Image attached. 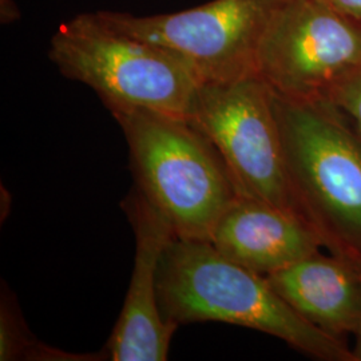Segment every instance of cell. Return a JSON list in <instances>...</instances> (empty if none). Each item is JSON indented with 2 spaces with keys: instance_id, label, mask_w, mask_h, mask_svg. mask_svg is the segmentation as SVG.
<instances>
[{
  "instance_id": "cell-7",
  "label": "cell",
  "mask_w": 361,
  "mask_h": 361,
  "mask_svg": "<svg viewBox=\"0 0 361 361\" xmlns=\"http://www.w3.org/2000/svg\"><path fill=\"white\" fill-rule=\"evenodd\" d=\"M361 66V23L316 0H284L261 43L257 77L293 102L326 99Z\"/></svg>"
},
{
  "instance_id": "cell-12",
  "label": "cell",
  "mask_w": 361,
  "mask_h": 361,
  "mask_svg": "<svg viewBox=\"0 0 361 361\" xmlns=\"http://www.w3.org/2000/svg\"><path fill=\"white\" fill-rule=\"evenodd\" d=\"M325 101L335 104L361 134V66L340 80Z\"/></svg>"
},
{
  "instance_id": "cell-3",
  "label": "cell",
  "mask_w": 361,
  "mask_h": 361,
  "mask_svg": "<svg viewBox=\"0 0 361 361\" xmlns=\"http://www.w3.org/2000/svg\"><path fill=\"white\" fill-rule=\"evenodd\" d=\"M49 58L63 77L95 91L110 113L143 109L188 119L201 83L177 55L116 30L97 13L62 23Z\"/></svg>"
},
{
  "instance_id": "cell-2",
  "label": "cell",
  "mask_w": 361,
  "mask_h": 361,
  "mask_svg": "<svg viewBox=\"0 0 361 361\" xmlns=\"http://www.w3.org/2000/svg\"><path fill=\"white\" fill-rule=\"evenodd\" d=\"M129 146L137 188L177 238L209 241L238 195L216 147L186 118L134 109L111 113Z\"/></svg>"
},
{
  "instance_id": "cell-4",
  "label": "cell",
  "mask_w": 361,
  "mask_h": 361,
  "mask_svg": "<svg viewBox=\"0 0 361 361\" xmlns=\"http://www.w3.org/2000/svg\"><path fill=\"white\" fill-rule=\"evenodd\" d=\"M273 98L286 166L307 217L338 255L361 259L360 133L329 101Z\"/></svg>"
},
{
  "instance_id": "cell-13",
  "label": "cell",
  "mask_w": 361,
  "mask_h": 361,
  "mask_svg": "<svg viewBox=\"0 0 361 361\" xmlns=\"http://www.w3.org/2000/svg\"><path fill=\"white\" fill-rule=\"evenodd\" d=\"M329 10L361 23V0H316Z\"/></svg>"
},
{
  "instance_id": "cell-5",
  "label": "cell",
  "mask_w": 361,
  "mask_h": 361,
  "mask_svg": "<svg viewBox=\"0 0 361 361\" xmlns=\"http://www.w3.org/2000/svg\"><path fill=\"white\" fill-rule=\"evenodd\" d=\"M188 121L216 147L238 195L308 219L286 166L273 92L261 78L200 83Z\"/></svg>"
},
{
  "instance_id": "cell-14",
  "label": "cell",
  "mask_w": 361,
  "mask_h": 361,
  "mask_svg": "<svg viewBox=\"0 0 361 361\" xmlns=\"http://www.w3.org/2000/svg\"><path fill=\"white\" fill-rule=\"evenodd\" d=\"M20 19V8L15 0H0V22L11 25Z\"/></svg>"
},
{
  "instance_id": "cell-11",
  "label": "cell",
  "mask_w": 361,
  "mask_h": 361,
  "mask_svg": "<svg viewBox=\"0 0 361 361\" xmlns=\"http://www.w3.org/2000/svg\"><path fill=\"white\" fill-rule=\"evenodd\" d=\"M97 355H73L51 348L28 329L15 297L3 289L0 302V360L92 361L102 360Z\"/></svg>"
},
{
  "instance_id": "cell-15",
  "label": "cell",
  "mask_w": 361,
  "mask_h": 361,
  "mask_svg": "<svg viewBox=\"0 0 361 361\" xmlns=\"http://www.w3.org/2000/svg\"><path fill=\"white\" fill-rule=\"evenodd\" d=\"M352 259H353V262H355L356 268L359 269V273H360L361 276L360 258H352ZM356 336H357V343H356V348L353 350V356H355V361H361V322L360 326H359V329H357V332H356Z\"/></svg>"
},
{
  "instance_id": "cell-9",
  "label": "cell",
  "mask_w": 361,
  "mask_h": 361,
  "mask_svg": "<svg viewBox=\"0 0 361 361\" xmlns=\"http://www.w3.org/2000/svg\"><path fill=\"white\" fill-rule=\"evenodd\" d=\"M209 243L222 256L265 277L325 244L308 219L244 195H237L219 217Z\"/></svg>"
},
{
  "instance_id": "cell-6",
  "label": "cell",
  "mask_w": 361,
  "mask_h": 361,
  "mask_svg": "<svg viewBox=\"0 0 361 361\" xmlns=\"http://www.w3.org/2000/svg\"><path fill=\"white\" fill-rule=\"evenodd\" d=\"M284 0H210L177 13L97 11L107 25L173 52L200 82L257 75L258 52Z\"/></svg>"
},
{
  "instance_id": "cell-1",
  "label": "cell",
  "mask_w": 361,
  "mask_h": 361,
  "mask_svg": "<svg viewBox=\"0 0 361 361\" xmlns=\"http://www.w3.org/2000/svg\"><path fill=\"white\" fill-rule=\"evenodd\" d=\"M164 319L176 326L219 322L274 336L325 361H355L338 337L307 322L268 279L222 256L209 241L174 238L158 273Z\"/></svg>"
},
{
  "instance_id": "cell-10",
  "label": "cell",
  "mask_w": 361,
  "mask_h": 361,
  "mask_svg": "<svg viewBox=\"0 0 361 361\" xmlns=\"http://www.w3.org/2000/svg\"><path fill=\"white\" fill-rule=\"evenodd\" d=\"M273 289L304 317L338 337L361 322V276L352 258L316 252L267 276Z\"/></svg>"
},
{
  "instance_id": "cell-8",
  "label": "cell",
  "mask_w": 361,
  "mask_h": 361,
  "mask_svg": "<svg viewBox=\"0 0 361 361\" xmlns=\"http://www.w3.org/2000/svg\"><path fill=\"white\" fill-rule=\"evenodd\" d=\"M123 207L135 235L134 268L123 308L104 347V356L113 361L168 360L170 343L178 326L162 316L158 273L176 233L137 186L125 200Z\"/></svg>"
}]
</instances>
